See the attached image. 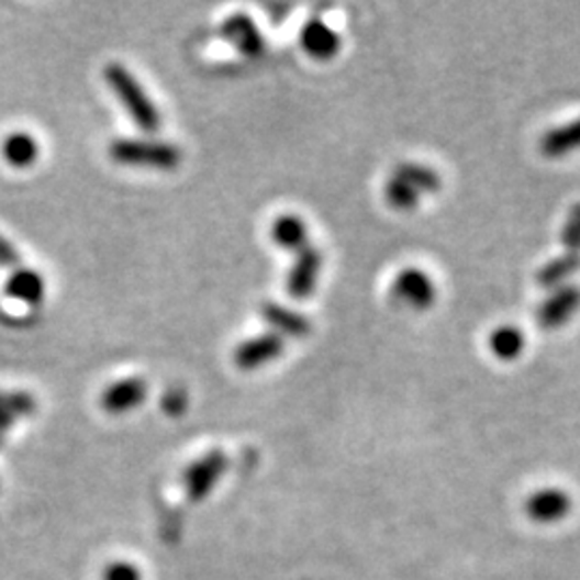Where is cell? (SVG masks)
I'll return each mask as SVG.
<instances>
[{
    "label": "cell",
    "mask_w": 580,
    "mask_h": 580,
    "mask_svg": "<svg viewBox=\"0 0 580 580\" xmlns=\"http://www.w3.org/2000/svg\"><path fill=\"white\" fill-rule=\"evenodd\" d=\"M103 78L112 93L119 97L132 121L143 130V132H155L161 125V114L155 108L153 99L146 96L143 85L119 63H112L103 69Z\"/></svg>",
    "instance_id": "6da1fadb"
},
{
    "label": "cell",
    "mask_w": 580,
    "mask_h": 580,
    "mask_svg": "<svg viewBox=\"0 0 580 580\" xmlns=\"http://www.w3.org/2000/svg\"><path fill=\"white\" fill-rule=\"evenodd\" d=\"M110 157L121 166L175 170L181 164L183 153L179 146L159 143V141L119 138L110 145Z\"/></svg>",
    "instance_id": "7a4b0ae2"
},
{
    "label": "cell",
    "mask_w": 580,
    "mask_h": 580,
    "mask_svg": "<svg viewBox=\"0 0 580 580\" xmlns=\"http://www.w3.org/2000/svg\"><path fill=\"white\" fill-rule=\"evenodd\" d=\"M226 467H228V458L220 449H213V451L204 454L202 458L193 460L183 473V486H186L188 499L192 503H200L202 499H207V494L217 486L220 478L224 476Z\"/></svg>",
    "instance_id": "3957f363"
},
{
    "label": "cell",
    "mask_w": 580,
    "mask_h": 580,
    "mask_svg": "<svg viewBox=\"0 0 580 580\" xmlns=\"http://www.w3.org/2000/svg\"><path fill=\"white\" fill-rule=\"evenodd\" d=\"M579 310V285H566L546 294V299L535 310V321L542 330L553 332V330H561Z\"/></svg>",
    "instance_id": "277c9868"
},
{
    "label": "cell",
    "mask_w": 580,
    "mask_h": 580,
    "mask_svg": "<svg viewBox=\"0 0 580 580\" xmlns=\"http://www.w3.org/2000/svg\"><path fill=\"white\" fill-rule=\"evenodd\" d=\"M391 292L398 301L413 310H428L436 301V287L433 278L417 267L402 269L395 280Z\"/></svg>",
    "instance_id": "5b68a950"
},
{
    "label": "cell",
    "mask_w": 580,
    "mask_h": 580,
    "mask_svg": "<svg viewBox=\"0 0 580 580\" xmlns=\"http://www.w3.org/2000/svg\"><path fill=\"white\" fill-rule=\"evenodd\" d=\"M321 267L323 254L319 247L308 245L297 254L289 274V292L292 299H308L316 290Z\"/></svg>",
    "instance_id": "8992f818"
},
{
    "label": "cell",
    "mask_w": 580,
    "mask_h": 580,
    "mask_svg": "<svg viewBox=\"0 0 580 580\" xmlns=\"http://www.w3.org/2000/svg\"><path fill=\"white\" fill-rule=\"evenodd\" d=\"M285 353V339L278 334H260L256 338L245 339L235 350V364L242 370H256Z\"/></svg>",
    "instance_id": "52a82bcc"
},
{
    "label": "cell",
    "mask_w": 580,
    "mask_h": 580,
    "mask_svg": "<svg viewBox=\"0 0 580 580\" xmlns=\"http://www.w3.org/2000/svg\"><path fill=\"white\" fill-rule=\"evenodd\" d=\"M220 33L228 44H233L235 48L239 49L243 56L256 58L265 52V40L260 35L258 26L245 13H235V15L226 18Z\"/></svg>",
    "instance_id": "ba28073f"
},
{
    "label": "cell",
    "mask_w": 580,
    "mask_h": 580,
    "mask_svg": "<svg viewBox=\"0 0 580 580\" xmlns=\"http://www.w3.org/2000/svg\"><path fill=\"white\" fill-rule=\"evenodd\" d=\"M148 386L143 379H123L101 391V409L112 415H123L146 400Z\"/></svg>",
    "instance_id": "9c48e42d"
},
{
    "label": "cell",
    "mask_w": 580,
    "mask_h": 580,
    "mask_svg": "<svg viewBox=\"0 0 580 580\" xmlns=\"http://www.w3.org/2000/svg\"><path fill=\"white\" fill-rule=\"evenodd\" d=\"M570 507H572L570 497L559 488L537 490L527 501V514L532 516L535 523H544V525L566 518Z\"/></svg>",
    "instance_id": "30bf717a"
},
{
    "label": "cell",
    "mask_w": 580,
    "mask_h": 580,
    "mask_svg": "<svg viewBox=\"0 0 580 580\" xmlns=\"http://www.w3.org/2000/svg\"><path fill=\"white\" fill-rule=\"evenodd\" d=\"M4 294L24 303V305H40L46 297V282L44 276L35 269L20 267L11 271V276L4 282Z\"/></svg>",
    "instance_id": "8fae6325"
},
{
    "label": "cell",
    "mask_w": 580,
    "mask_h": 580,
    "mask_svg": "<svg viewBox=\"0 0 580 580\" xmlns=\"http://www.w3.org/2000/svg\"><path fill=\"white\" fill-rule=\"evenodd\" d=\"M339 35L323 20L314 18L310 20L305 26H303V33H301V46L303 49L316 58V60H330L338 54L339 49Z\"/></svg>",
    "instance_id": "7c38bea8"
},
{
    "label": "cell",
    "mask_w": 580,
    "mask_h": 580,
    "mask_svg": "<svg viewBox=\"0 0 580 580\" xmlns=\"http://www.w3.org/2000/svg\"><path fill=\"white\" fill-rule=\"evenodd\" d=\"M263 319L267 321L269 327H274V334L278 336H292V338H303L312 332V325L310 321L290 310V308H285V305H278V303H265L263 310H260Z\"/></svg>",
    "instance_id": "4fadbf2b"
},
{
    "label": "cell",
    "mask_w": 580,
    "mask_h": 580,
    "mask_svg": "<svg viewBox=\"0 0 580 580\" xmlns=\"http://www.w3.org/2000/svg\"><path fill=\"white\" fill-rule=\"evenodd\" d=\"M35 409H37V402L31 393H26V391H0V445L4 443L11 426L22 417L33 415Z\"/></svg>",
    "instance_id": "5bb4252c"
},
{
    "label": "cell",
    "mask_w": 580,
    "mask_h": 580,
    "mask_svg": "<svg viewBox=\"0 0 580 580\" xmlns=\"http://www.w3.org/2000/svg\"><path fill=\"white\" fill-rule=\"evenodd\" d=\"M580 148V119H575L566 125L553 127L548 130L542 141H539V150L542 155L550 157V159H559L566 157L575 150Z\"/></svg>",
    "instance_id": "9a60e30c"
},
{
    "label": "cell",
    "mask_w": 580,
    "mask_h": 580,
    "mask_svg": "<svg viewBox=\"0 0 580 580\" xmlns=\"http://www.w3.org/2000/svg\"><path fill=\"white\" fill-rule=\"evenodd\" d=\"M580 269V256L575 254H561L553 260H548L546 265L539 267V271L535 274V282L544 290H555L570 285L568 280L572 276H577Z\"/></svg>",
    "instance_id": "2e32d148"
},
{
    "label": "cell",
    "mask_w": 580,
    "mask_h": 580,
    "mask_svg": "<svg viewBox=\"0 0 580 580\" xmlns=\"http://www.w3.org/2000/svg\"><path fill=\"white\" fill-rule=\"evenodd\" d=\"M0 153H2V159L9 166H13V168H29L40 157V145H37V141L31 134H26V132H13V134H9L2 141Z\"/></svg>",
    "instance_id": "e0dca14e"
},
{
    "label": "cell",
    "mask_w": 580,
    "mask_h": 580,
    "mask_svg": "<svg viewBox=\"0 0 580 580\" xmlns=\"http://www.w3.org/2000/svg\"><path fill=\"white\" fill-rule=\"evenodd\" d=\"M271 237L276 245L290 249V252H301L308 247V226L299 215H280L274 226H271Z\"/></svg>",
    "instance_id": "ac0fdd59"
},
{
    "label": "cell",
    "mask_w": 580,
    "mask_h": 580,
    "mask_svg": "<svg viewBox=\"0 0 580 580\" xmlns=\"http://www.w3.org/2000/svg\"><path fill=\"white\" fill-rule=\"evenodd\" d=\"M525 334L514 327V325H503L499 330H494L490 334V339H488V346L492 350V355L501 361H512L516 357L523 355L525 350Z\"/></svg>",
    "instance_id": "d6986e66"
},
{
    "label": "cell",
    "mask_w": 580,
    "mask_h": 580,
    "mask_svg": "<svg viewBox=\"0 0 580 580\" xmlns=\"http://www.w3.org/2000/svg\"><path fill=\"white\" fill-rule=\"evenodd\" d=\"M393 177H398L400 181H404L406 186H411L413 190L422 193H436L440 190V177L438 172L424 166V164H415V161H406L400 164L393 172Z\"/></svg>",
    "instance_id": "ffe728a7"
},
{
    "label": "cell",
    "mask_w": 580,
    "mask_h": 580,
    "mask_svg": "<svg viewBox=\"0 0 580 580\" xmlns=\"http://www.w3.org/2000/svg\"><path fill=\"white\" fill-rule=\"evenodd\" d=\"M387 202L398 209V211H413L417 209L422 193L413 190L411 186H406L404 181H400L398 177H391L386 186Z\"/></svg>",
    "instance_id": "44dd1931"
},
{
    "label": "cell",
    "mask_w": 580,
    "mask_h": 580,
    "mask_svg": "<svg viewBox=\"0 0 580 580\" xmlns=\"http://www.w3.org/2000/svg\"><path fill=\"white\" fill-rule=\"evenodd\" d=\"M561 243L566 254L580 256V202L570 207L564 231H561Z\"/></svg>",
    "instance_id": "7402d4cb"
},
{
    "label": "cell",
    "mask_w": 580,
    "mask_h": 580,
    "mask_svg": "<svg viewBox=\"0 0 580 580\" xmlns=\"http://www.w3.org/2000/svg\"><path fill=\"white\" fill-rule=\"evenodd\" d=\"M101 580H143V575L134 564L114 561V564L105 566Z\"/></svg>",
    "instance_id": "603a6c76"
},
{
    "label": "cell",
    "mask_w": 580,
    "mask_h": 580,
    "mask_svg": "<svg viewBox=\"0 0 580 580\" xmlns=\"http://www.w3.org/2000/svg\"><path fill=\"white\" fill-rule=\"evenodd\" d=\"M0 267L2 269H11V271L22 267V256L18 254L13 243L4 239L2 235H0Z\"/></svg>",
    "instance_id": "cb8c5ba5"
},
{
    "label": "cell",
    "mask_w": 580,
    "mask_h": 580,
    "mask_svg": "<svg viewBox=\"0 0 580 580\" xmlns=\"http://www.w3.org/2000/svg\"><path fill=\"white\" fill-rule=\"evenodd\" d=\"M186 404H188V398H186V393H175V391H168L166 393V398H164V409H166V413H170V415H181L183 413V409H186Z\"/></svg>",
    "instance_id": "d4e9b609"
}]
</instances>
